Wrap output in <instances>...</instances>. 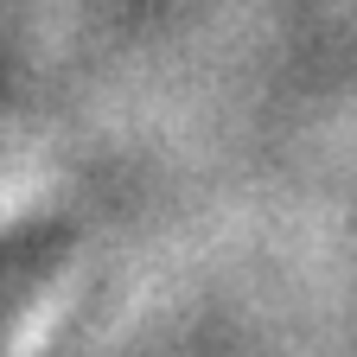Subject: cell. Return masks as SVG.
I'll return each instance as SVG.
<instances>
[{"instance_id":"6da1fadb","label":"cell","mask_w":357,"mask_h":357,"mask_svg":"<svg viewBox=\"0 0 357 357\" xmlns=\"http://www.w3.org/2000/svg\"><path fill=\"white\" fill-rule=\"evenodd\" d=\"M0 326H7V300H0Z\"/></svg>"}]
</instances>
